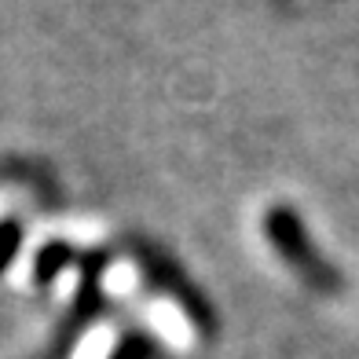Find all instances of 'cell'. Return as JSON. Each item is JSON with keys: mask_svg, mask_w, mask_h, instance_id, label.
<instances>
[{"mask_svg": "<svg viewBox=\"0 0 359 359\" xmlns=\"http://www.w3.org/2000/svg\"><path fill=\"white\" fill-rule=\"evenodd\" d=\"M19 242H22L19 224H15V220H4V224H0V271L11 264V257H15V250H19Z\"/></svg>", "mask_w": 359, "mask_h": 359, "instance_id": "6da1fadb", "label": "cell"}]
</instances>
